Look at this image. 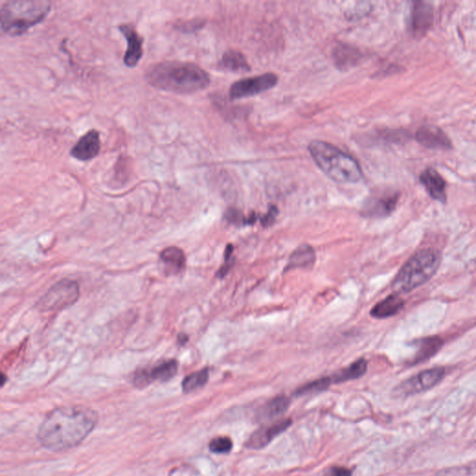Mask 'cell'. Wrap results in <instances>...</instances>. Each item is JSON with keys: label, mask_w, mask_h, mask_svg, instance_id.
Returning a JSON list of instances; mask_svg holds the SVG:
<instances>
[{"label": "cell", "mask_w": 476, "mask_h": 476, "mask_svg": "<svg viewBox=\"0 0 476 476\" xmlns=\"http://www.w3.org/2000/svg\"><path fill=\"white\" fill-rule=\"evenodd\" d=\"M332 383L331 377H325V378L318 379L311 383L305 384L295 392L296 396H305V394L319 393V392L325 391Z\"/></svg>", "instance_id": "484cf974"}, {"label": "cell", "mask_w": 476, "mask_h": 476, "mask_svg": "<svg viewBox=\"0 0 476 476\" xmlns=\"http://www.w3.org/2000/svg\"><path fill=\"white\" fill-rule=\"evenodd\" d=\"M326 476H352V472L344 467L331 468Z\"/></svg>", "instance_id": "1f68e13d"}, {"label": "cell", "mask_w": 476, "mask_h": 476, "mask_svg": "<svg viewBox=\"0 0 476 476\" xmlns=\"http://www.w3.org/2000/svg\"><path fill=\"white\" fill-rule=\"evenodd\" d=\"M101 138L98 130H88L78 141L70 154L73 158L80 161H88L95 158L100 154Z\"/></svg>", "instance_id": "30bf717a"}, {"label": "cell", "mask_w": 476, "mask_h": 476, "mask_svg": "<svg viewBox=\"0 0 476 476\" xmlns=\"http://www.w3.org/2000/svg\"><path fill=\"white\" fill-rule=\"evenodd\" d=\"M160 260L164 263L166 271L171 274L184 271L187 263L184 251L176 247L165 248L161 252Z\"/></svg>", "instance_id": "ffe728a7"}, {"label": "cell", "mask_w": 476, "mask_h": 476, "mask_svg": "<svg viewBox=\"0 0 476 476\" xmlns=\"http://www.w3.org/2000/svg\"><path fill=\"white\" fill-rule=\"evenodd\" d=\"M78 297H80V287L77 282L69 279H62V281L53 285L39 300L38 308L43 312L64 309L74 305Z\"/></svg>", "instance_id": "8992f818"}, {"label": "cell", "mask_w": 476, "mask_h": 476, "mask_svg": "<svg viewBox=\"0 0 476 476\" xmlns=\"http://www.w3.org/2000/svg\"><path fill=\"white\" fill-rule=\"evenodd\" d=\"M335 61L340 67H351L359 59V53L351 47H338L334 52Z\"/></svg>", "instance_id": "d4e9b609"}, {"label": "cell", "mask_w": 476, "mask_h": 476, "mask_svg": "<svg viewBox=\"0 0 476 476\" xmlns=\"http://www.w3.org/2000/svg\"><path fill=\"white\" fill-rule=\"evenodd\" d=\"M97 423L98 416L93 410L81 407H59L41 423L38 438L49 451H67L87 438Z\"/></svg>", "instance_id": "6da1fadb"}, {"label": "cell", "mask_w": 476, "mask_h": 476, "mask_svg": "<svg viewBox=\"0 0 476 476\" xmlns=\"http://www.w3.org/2000/svg\"><path fill=\"white\" fill-rule=\"evenodd\" d=\"M433 21V8L427 2H415L412 13V29L415 38H422L430 29Z\"/></svg>", "instance_id": "5bb4252c"}, {"label": "cell", "mask_w": 476, "mask_h": 476, "mask_svg": "<svg viewBox=\"0 0 476 476\" xmlns=\"http://www.w3.org/2000/svg\"><path fill=\"white\" fill-rule=\"evenodd\" d=\"M289 405L290 400L287 396H277L261 407L260 415L259 416L264 420L279 417V416L283 415L287 412Z\"/></svg>", "instance_id": "603a6c76"}, {"label": "cell", "mask_w": 476, "mask_h": 476, "mask_svg": "<svg viewBox=\"0 0 476 476\" xmlns=\"http://www.w3.org/2000/svg\"><path fill=\"white\" fill-rule=\"evenodd\" d=\"M187 341L188 340L187 335L180 334L179 336H178V342H179L180 344H185Z\"/></svg>", "instance_id": "d6a6232c"}, {"label": "cell", "mask_w": 476, "mask_h": 476, "mask_svg": "<svg viewBox=\"0 0 476 476\" xmlns=\"http://www.w3.org/2000/svg\"><path fill=\"white\" fill-rule=\"evenodd\" d=\"M420 180L431 198L439 201V202L446 203V182L436 169H426L420 175Z\"/></svg>", "instance_id": "e0dca14e"}, {"label": "cell", "mask_w": 476, "mask_h": 476, "mask_svg": "<svg viewBox=\"0 0 476 476\" xmlns=\"http://www.w3.org/2000/svg\"><path fill=\"white\" fill-rule=\"evenodd\" d=\"M219 67L227 71L245 73L250 71V67L244 55L240 52L230 51L222 56Z\"/></svg>", "instance_id": "7402d4cb"}, {"label": "cell", "mask_w": 476, "mask_h": 476, "mask_svg": "<svg viewBox=\"0 0 476 476\" xmlns=\"http://www.w3.org/2000/svg\"><path fill=\"white\" fill-rule=\"evenodd\" d=\"M416 139L418 143L425 147L444 149V150L453 148L451 139L439 128L431 127V126L422 127L416 133Z\"/></svg>", "instance_id": "9a60e30c"}, {"label": "cell", "mask_w": 476, "mask_h": 476, "mask_svg": "<svg viewBox=\"0 0 476 476\" xmlns=\"http://www.w3.org/2000/svg\"><path fill=\"white\" fill-rule=\"evenodd\" d=\"M209 378V373L208 368H204V370L198 371V372L190 374V375L185 377V380L182 381V391H184L185 394L192 393V392L195 391V390L206 385V383H208Z\"/></svg>", "instance_id": "cb8c5ba5"}, {"label": "cell", "mask_w": 476, "mask_h": 476, "mask_svg": "<svg viewBox=\"0 0 476 476\" xmlns=\"http://www.w3.org/2000/svg\"><path fill=\"white\" fill-rule=\"evenodd\" d=\"M226 221L230 224L239 226V224H245L246 219L243 217L242 213L237 209H228L226 213Z\"/></svg>", "instance_id": "f546056e"}, {"label": "cell", "mask_w": 476, "mask_h": 476, "mask_svg": "<svg viewBox=\"0 0 476 476\" xmlns=\"http://www.w3.org/2000/svg\"><path fill=\"white\" fill-rule=\"evenodd\" d=\"M443 345V340L438 336L426 337V338L413 342L412 346L417 350H416L412 361H409L410 365L425 362V361L435 357L440 351Z\"/></svg>", "instance_id": "2e32d148"}, {"label": "cell", "mask_w": 476, "mask_h": 476, "mask_svg": "<svg viewBox=\"0 0 476 476\" xmlns=\"http://www.w3.org/2000/svg\"><path fill=\"white\" fill-rule=\"evenodd\" d=\"M446 376L444 368H430L418 373L417 375L403 381L396 389V393L402 396H413L427 391L440 383Z\"/></svg>", "instance_id": "52a82bcc"}, {"label": "cell", "mask_w": 476, "mask_h": 476, "mask_svg": "<svg viewBox=\"0 0 476 476\" xmlns=\"http://www.w3.org/2000/svg\"><path fill=\"white\" fill-rule=\"evenodd\" d=\"M233 247L232 245L227 246L226 250V263L219 269L218 272V276L224 277L226 276L227 273H228L230 269L232 268L233 264H234V259L232 258Z\"/></svg>", "instance_id": "f1b7e54d"}, {"label": "cell", "mask_w": 476, "mask_h": 476, "mask_svg": "<svg viewBox=\"0 0 476 476\" xmlns=\"http://www.w3.org/2000/svg\"><path fill=\"white\" fill-rule=\"evenodd\" d=\"M233 449V442L228 438H217L209 443V449L215 454L229 453Z\"/></svg>", "instance_id": "4316f807"}, {"label": "cell", "mask_w": 476, "mask_h": 476, "mask_svg": "<svg viewBox=\"0 0 476 476\" xmlns=\"http://www.w3.org/2000/svg\"><path fill=\"white\" fill-rule=\"evenodd\" d=\"M204 25H205V23H204L202 20H192L187 21V22L177 23L176 25H175V28H176L178 31H180V32L191 33L193 32V31L200 29Z\"/></svg>", "instance_id": "83f0119b"}, {"label": "cell", "mask_w": 476, "mask_h": 476, "mask_svg": "<svg viewBox=\"0 0 476 476\" xmlns=\"http://www.w3.org/2000/svg\"><path fill=\"white\" fill-rule=\"evenodd\" d=\"M399 195L397 193H384L368 200L362 209L364 216L370 218H384L393 213L398 203Z\"/></svg>", "instance_id": "8fae6325"}, {"label": "cell", "mask_w": 476, "mask_h": 476, "mask_svg": "<svg viewBox=\"0 0 476 476\" xmlns=\"http://www.w3.org/2000/svg\"><path fill=\"white\" fill-rule=\"evenodd\" d=\"M51 2L44 0H10L0 10L1 29L10 36H19L41 23L51 12Z\"/></svg>", "instance_id": "277c9868"}, {"label": "cell", "mask_w": 476, "mask_h": 476, "mask_svg": "<svg viewBox=\"0 0 476 476\" xmlns=\"http://www.w3.org/2000/svg\"><path fill=\"white\" fill-rule=\"evenodd\" d=\"M277 81L278 78L271 73L245 78L233 84L230 88V96L232 99H242L258 95L274 88Z\"/></svg>", "instance_id": "ba28073f"}, {"label": "cell", "mask_w": 476, "mask_h": 476, "mask_svg": "<svg viewBox=\"0 0 476 476\" xmlns=\"http://www.w3.org/2000/svg\"><path fill=\"white\" fill-rule=\"evenodd\" d=\"M316 261V251L309 245L300 246L293 251L285 272L295 270L299 268H309Z\"/></svg>", "instance_id": "d6986e66"}, {"label": "cell", "mask_w": 476, "mask_h": 476, "mask_svg": "<svg viewBox=\"0 0 476 476\" xmlns=\"http://www.w3.org/2000/svg\"><path fill=\"white\" fill-rule=\"evenodd\" d=\"M178 363L176 360L165 361L151 370H142L135 373L133 383L139 388H143L154 381H167L176 375Z\"/></svg>", "instance_id": "9c48e42d"}, {"label": "cell", "mask_w": 476, "mask_h": 476, "mask_svg": "<svg viewBox=\"0 0 476 476\" xmlns=\"http://www.w3.org/2000/svg\"><path fill=\"white\" fill-rule=\"evenodd\" d=\"M440 263L441 256L438 250L431 248L418 250L394 277L393 289L396 294L412 291L435 276Z\"/></svg>", "instance_id": "5b68a950"}, {"label": "cell", "mask_w": 476, "mask_h": 476, "mask_svg": "<svg viewBox=\"0 0 476 476\" xmlns=\"http://www.w3.org/2000/svg\"><path fill=\"white\" fill-rule=\"evenodd\" d=\"M368 370V362L367 360L361 358L350 365L349 367L344 368L338 373L335 374V375L331 377L332 383H344V381L357 380V379L361 378L367 372Z\"/></svg>", "instance_id": "44dd1931"}, {"label": "cell", "mask_w": 476, "mask_h": 476, "mask_svg": "<svg viewBox=\"0 0 476 476\" xmlns=\"http://www.w3.org/2000/svg\"><path fill=\"white\" fill-rule=\"evenodd\" d=\"M404 300L399 294H392L377 303L371 310L370 315L377 319H385L397 315L404 307Z\"/></svg>", "instance_id": "ac0fdd59"}, {"label": "cell", "mask_w": 476, "mask_h": 476, "mask_svg": "<svg viewBox=\"0 0 476 476\" xmlns=\"http://www.w3.org/2000/svg\"><path fill=\"white\" fill-rule=\"evenodd\" d=\"M146 82L158 90L190 94L205 90L211 83L208 73L192 62H162L146 70Z\"/></svg>", "instance_id": "7a4b0ae2"}, {"label": "cell", "mask_w": 476, "mask_h": 476, "mask_svg": "<svg viewBox=\"0 0 476 476\" xmlns=\"http://www.w3.org/2000/svg\"><path fill=\"white\" fill-rule=\"evenodd\" d=\"M119 29L128 41V49L123 59L124 64L128 67H135L143 57V38L132 25H119Z\"/></svg>", "instance_id": "7c38bea8"}, {"label": "cell", "mask_w": 476, "mask_h": 476, "mask_svg": "<svg viewBox=\"0 0 476 476\" xmlns=\"http://www.w3.org/2000/svg\"><path fill=\"white\" fill-rule=\"evenodd\" d=\"M278 215V209L276 206H272L269 209L268 213L261 217V224L263 227H269L273 226L276 217Z\"/></svg>", "instance_id": "4dcf8cb0"}, {"label": "cell", "mask_w": 476, "mask_h": 476, "mask_svg": "<svg viewBox=\"0 0 476 476\" xmlns=\"http://www.w3.org/2000/svg\"><path fill=\"white\" fill-rule=\"evenodd\" d=\"M311 156L329 179L340 184H355L362 179V169L355 158L341 149L322 141L310 143Z\"/></svg>", "instance_id": "3957f363"}, {"label": "cell", "mask_w": 476, "mask_h": 476, "mask_svg": "<svg viewBox=\"0 0 476 476\" xmlns=\"http://www.w3.org/2000/svg\"><path fill=\"white\" fill-rule=\"evenodd\" d=\"M291 420H282L269 426H263L256 431L248 438L247 447L250 449H260L270 444L276 436L290 427Z\"/></svg>", "instance_id": "4fadbf2b"}]
</instances>
